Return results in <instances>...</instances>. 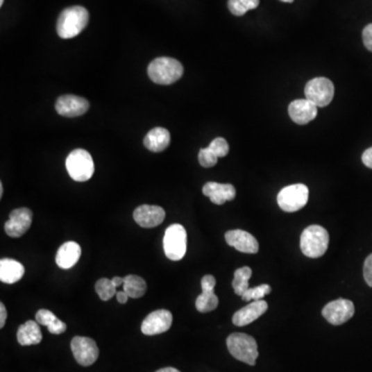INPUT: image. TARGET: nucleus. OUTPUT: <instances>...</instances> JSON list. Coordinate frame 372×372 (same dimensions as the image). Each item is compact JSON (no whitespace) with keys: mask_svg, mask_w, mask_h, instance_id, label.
Listing matches in <instances>:
<instances>
[{"mask_svg":"<svg viewBox=\"0 0 372 372\" xmlns=\"http://www.w3.org/2000/svg\"><path fill=\"white\" fill-rule=\"evenodd\" d=\"M6 308L3 303H0V328H3L6 325Z\"/></svg>","mask_w":372,"mask_h":372,"instance_id":"nucleus-35","label":"nucleus"},{"mask_svg":"<svg viewBox=\"0 0 372 372\" xmlns=\"http://www.w3.org/2000/svg\"><path fill=\"white\" fill-rule=\"evenodd\" d=\"M362 162L367 168L372 169V147L369 148V149L363 153Z\"/></svg>","mask_w":372,"mask_h":372,"instance_id":"nucleus-34","label":"nucleus"},{"mask_svg":"<svg viewBox=\"0 0 372 372\" xmlns=\"http://www.w3.org/2000/svg\"><path fill=\"white\" fill-rule=\"evenodd\" d=\"M2 194H3V185H2V183H0V196H1V198Z\"/></svg>","mask_w":372,"mask_h":372,"instance_id":"nucleus-39","label":"nucleus"},{"mask_svg":"<svg viewBox=\"0 0 372 372\" xmlns=\"http://www.w3.org/2000/svg\"><path fill=\"white\" fill-rule=\"evenodd\" d=\"M270 293H271V287L269 285H257V287H253V289H247L243 294L242 299L244 301H260Z\"/></svg>","mask_w":372,"mask_h":372,"instance_id":"nucleus-29","label":"nucleus"},{"mask_svg":"<svg viewBox=\"0 0 372 372\" xmlns=\"http://www.w3.org/2000/svg\"><path fill=\"white\" fill-rule=\"evenodd\" d=\"M227 346L230 354L237 360L255 366L259 357L257 344L255 338L244 333H232L228 337Z\"/></svg>","mask_w":372,"mask_h":372,"instance_id":"nucleus-4","label":"nucleus"},{"mask_svg":"<svg viewBox=\"0 0 372 372\" xmlns=\"http://www.w3.org/2000/svg\"><path fill=\"white\" fill-rule=\"evenodd\" d=\"M363 274H364V279L367 285L372 287V253L365 260Z\"/></svg>","mask_w":372,"mask_h":372,"instance_id":"nucleus-32","label":"nucleus"},{"mask_svg":"<svg viewBox=\"0 0 372 372\" xmlns=\"http://www.w3.org/2000/svg\"><path fill=\"white\" fill-rule=\"evenodd\" d=\"M35 320L40 325L46 326L50 333L59 335V334L65 333L67 331V324L59 320L50 310H39L35 314Z\"/></svg>","mask_w":372,"mask_h":372,"instance_id":"nucleus-24","label":"nucleus"},{"mask_svg":"<svg viewBox=\"0 0 372 372\" xmlns=\"http://www.w3.org/2000/svg\"><path fill=\"white\" fill-rule=\"evenodd\" d=\"M156 372H180L178 369H173V367H166V369H160Z\"/></svg>","mask_w":372,"mask_h":372,"instance_id":"nucleus-38","label":"nucleus"},{"mask_svg":"<svg viewBox=\"0 0 372 372\" xmlns=\"http://www.w3.org/2000/svg\"><path fill=\"white\" fill-rule=\"evenodd\" d=\"M117 287L113 285L112 280L108 278H101L95 283V291L103 301H109L117 294Z\"/></svg>","mask_w":372,"mask_h":372,"instance_id":"nucleus-28","label":"nucleus"},{"mask_svg":"<svg viewBox=\"0 0 372 372\" xmlns=\"http://www.w3.org/2000/svg\"><path fill=\"white\" fill-rule=\"evenodd\" d=\"M280 1H282V2H289V3H291V2H293L294 0H280Z\"/></svg>","mask_w":372,"mask_h":372,"instance_id":"nucleus-40","label":"nucleus"},{"mask_svg":"<svg viewBox=\"0 0 372 372\" xmlns=\"http://www.w3.org/2000/svg\"><path fill=\"white\" fill-rule=\"evenodd\" d=\"M268 310V303L264 300L253 301L248 305L244 306L236 312L232 316V323L238 327H243L255 322V320L263 316Z\"/></svg>","mask_w":372,"mask_h":372,"instance_id":"nucleus-18","label":"nucleus"},{"mask_svg":"<svg viewBox=\"0 0 372 372\" xmlns=\"http://www.w3.org/2000/svg\"><path fill=\"white\" fill-rule=\"evenodd\" d=\"M55 109L63 117H78L88 111L90 103L87 99L77 95H62L57 99Z\"/></svg>","mask_w":372,"mask_h":372,"instance_id":"nucleus-12","label":"nucleus"},{"mask_svg":"<svg viewBox=\"0 0 372 372\" xmlns=\"http://www.w3.org/2000/svg\"><path fill=\"white\" fill-rule=\"evenodd\" d=\"M88 21L90 12L83 6H75L65 8L57 20V33L61 39H73L85 29Z\"/></svg>","mask_w":372,"mask_h":372,"instance_id":"nucleus-1","label":"nucleus"},{"mask_svg":"<svg viewBox=\"0 0 372 372\" xmlns=\"http://www.w3.org/2000/svg\"><path fill=\"white\" fill-rule=\"evenodd\" d=\"M81 247L77 242L69 241L61 245L56 253V264L61 269H71L79 262Z\"/></svg>","mask_w":372,"mask_h":372,"instance_id":"nucleus-20","label":"nucleus"},{"mask_svg":"<svg viewBox=\"0 0 372 372\" xmlns=\"http://www.w3.org/2000/svg\"><path fill=\"white\" fill-rule=\"evenodd\" d=\"M201 285H202V294L196 298V307L198 312L206 314L212 312L219 306V298L214 293L217 280L214 276H205L201 281Z\"/></svg>","mask_w":372,"mask_h":372,"instance_id":"nucleus-14","label":"nucleus"},{"mask_svg":"<svg viewBox=\"0 0 372 372\" xmlns=\"http://www.w3.org/2000/svg\"><path fill=\"white\" fill-rule=\"evenodd\" d=\"M33 223V212L28 208L15 209L4 225V231L12 238L23 236Z\"/></svg>","mask_w":372,"mask_h":372,"instance_id":"nucleus-11","label":"nucleus"},{"mask_svg":"<svg viewBox=\"0 0 372 372\" xmlns=\"http://www.w3.org/2000/svg\"><path fill=\"white\" fill-rule=\"evenodd\" d=\"M322 314L330 324L342 325L354 316L355 305L350 300H335V301L330 302L323 308Z\"/></svg>","mask_w":372,"mask_h":372,"instance_id":"nucleus-9","label":"nucleus"},{"mask_svg":"<svg viewBox=\"0 0 372 372\" xmlns=\"http://www.w3.org/2000/svg\"><path fill=\"white\" fill-rule=\"evenodd\" d=\"M71 348L76 361L82 366H90L99 358V348L92 338L76 336L71 340Z\"/></svg>","mask_w":372,"mask_h":372,"instance_id":"nucleus-10","label":"nucleus"},{"mask_svg":"<svg viewBox=\"0 0 372 372\" xmlns=\"http://www.w3.org/2000/svg\"><path fill=\"white\" fill-rule=\"evenodd\" d=\"M116 297H117V301L119 302L120 304H126V302H128L130 296L122 289V291H117Z\"/></svg>","mask_w":372,"mask_h":372,"instance_id":"nucleus-36","label":"nucleus"},{"mask_svg":"<svg viewBox=\"0 0 372 372\" xmlns=\"http://www.w3.org/2000/svg\"><path fill=\"white\" fill-rule=\"evenodd\" d=\"M251 276H253V270L247 266L239 268L235 271L232 285L236 295L242 297L243 294L249 289V279H251Z\"/></svg>","mask_w":372,"mask_h":372,"instance_id":"nucleus-26","label":"nucleus"},{"mask_svg":"<svg viewBox=\"0 0 372 372\" xmlns=\"http://www.w3.org/2000/svg\"><path fill=\"white\" fill-rule=\"evenodd\" d=\"M4 0H0V6H2L3 4Z\"/></svg>","mask_w":372,"mask_h":372,"instance_id":"nucleus-41","label":"nucleus"},{"mask_svg":"<svg viewBox=\"0 0 372 372\" xmlns=\"http://www.w3.org/2000/svg\"><path fill=\"white\" fill-rule=\"evenodd\" d=\"M166 217V212L160 206L151 205H142L135 210L134 219L140 227L145 229L158 227Z\"/></svg>","mask_w":372,"mask_h":372,"instance_id":"nucleus-16","label":"nucleus"},{"mask_svg":"<svg viewBox=\"0 0 372 372\" xmlns=\"http://www.w3.org/2000/svg\"><path fill=\"white\" fill-rule=\"evenodd\" d=\"M203 194L210 198L215 205H223L228 201H232L236 196V188L232 185H221L208 183L203 187Z\"/></svg>","mask_w":372,"mask_h":372,"instance_id":"nucleus-19","label":"nucleus"},{"mask_svg":"<svg viewBox=\"0 0 372 372\" xmlns=\"http://www.w3.org/2000/svg\"><path fill=\"white\" fill-rule=\"evenodd\" d=\"M329 246V234L325 228L310 226L301 234L300 247L306 257L316 259L323 257Z\"/></svg>","mask_w":372,"mask_h":372,"instance_id":"nucleus-3","label":"nucleus"},{"mask_svg":"<svg viewBox=\"0 0 372 372\" xmlns=\"http://www.w3.org/2000/svg\"><path fill=\"white\" fill-rule=\"evenodd\" d=\"M112 282H113V285H115L116 287H120V285H124V278L116 276V278H112Z\"/></svg>","mask_w":372,"mask_h":372,"instance_id":"nucleus-37","label":"nucleus"},{"mask_svg":"<svg viewBox=\"0 0 372 372\" xmlns=\"http://www.w3.org/2000/svg\"><path fill=\"white\" fill-rule=\"evenodd\" d=\"M333 83L327 78L310 80L305 86V96L318 108L327 107L334 97Z\"/></svg>","mask_w":372,"mask_h":372,"instance_id":"nucleus-8","label":"nucleus"},{"mask_svg":"<svg viewBox=\"0 0 372 372\" xmlns=\"http://www.w3.org/2000/svg\"><path fill=\"white\" fill-rule=\"evenodd\" d=\"M219 158L211 151L210 148H202L198 152V162L204 168H212L217 164Z\"/></svg>","mask_w":372,"mask_h":372,"instance_id":"nucleus-30","label":"nucleus"},{"mask_svg":"<svg viewBox=\"0 0 372 372\" xmlns=\"http://www.w3.org/2000/svg\"><path fill=\"white\" fill-rule=\"evenodd\" d=\"M148 76L154 83L170 85L178 81L183 75V67L176 59L158 57L148 65Z\"/></svg>","mask_w":372,"mask_h":372,"instance_id":"nucleus-2","label":"nucleus"},{"mask_svg":"<svg viewBox=\"0 0 372 372\" xmlns=\"http://www.w3.org/2000/svg\"><path fill=\"white\" fill-rule=\"evenodd\" d=\"M17 339L23 346L39 344L43 339V334H42L39 323L35 321H27L24 325H21L17 333Z\"/></svg>","mask_w":372,"mask_h":372,"instance_id":"nucleus-23","label":"nucleus"},{"mask_svg":"<svg viewBox=\"0 0 372 372\" xmlns=\"http://www.w3.org/2000/svg\"><path fill=\"white\" fill-rule=\"evenodd\" d=\"M289 115L295 124L304 126L318 115V107L307 99H296L289 105Z\"/></svg>","mask_w":372,"mask_h":372,"instance_id":"nucleus-15","label":"nucleus"},{"mask_svg":"<svg viewBox=\"0 0 372 372\" xmlns=\"http://www.w3.org/2000/svg\"><path fill=\"white\" fill-rule=\"evenodd\" d=\"M65 167L71 178L77 183L90 180L94 173L92 156L84 149H76L71 152L67 156Z\"/></svg>","mask_w":372,"mask_h":372,"instance_id":"nucleus-5","label":"nucleus"},{"mask_svg":"<svg viewBox=\"0 0 372 372\" xmlns=\"http://www.w3.org/2000/svg\"><path fill=\"white\" fill-rule=\"evenodd\" d=\"M171 143L170 132L164 128H155L150 130L144 139V145L152 152H162Z\"/></svg>","mask_w":372,"mask_h":372,"instance_id":"nucleus-21","label":"nucleus"},{"mask_svg":"<svg viewBox=\"0 0 372 372\" xmlns=\"http://www.w3.org/2000/svg\"><path fill=\"white\" fill-rule=\"evenodd\" d=\"M308 196H310V190L305 185L298 183V185L285 186L279 192L278 206L285 212H296L307 204Z\"/></svg>","mask_w":372,"mask_h":372,"instance_id":"nucleus-7","label":"nucleus"},{"mask_svg":"<svg viewBox=\"0 0 372 372\" xmlns=\"http://www.w3.org/2000/svg\"><path fill=\"white\" fill-rule=\"evenodd\" d=\"M210 148L211 151L217 156V158H225L228 155L230 151L229 144L223 138H217L211 142L210 145L208 146Z\"/></svg>","mask_w":372,"mask_h":372,"instance_id":"nucleus-31","label":"nucleus"},{"mask_svg":"<svg viewBox=\"0 0 372 372\" xmlns=\"http://www.w3.org/2000/svg\"><path fill=\"white\" fill-rule=\"evenodd\" d=\"M260 0H229L228 8L235 16H243L248 10H255L259 6Z\"/></svg>","mask_w":372,"mask_h":372,"instance_id":"nucleus-27","label":"nucleus"},{"mask_svg":"<svg viewBox=\"0 0 372 372\" xmlns=\"http://www.w3.org/2000/svg\"><path fill=\"white\" fill-rule=\"evenodd\" d=\"M225 237L228 244L241 253L253 255L259 251V242L248 232L232 230L226 232Z\"/></svg>","mask_w":372,"mask_h":372,"instance_id":"nucleus-17","label":"nucleus"},{"mask_svg":"<svg viewBox=\"0 0 372 372\" xmlns=\"http://www.w3.org/2000/svg\"><path fill=\"white\" fill-rule=\"evenodd\" d=\"M24 273V266L16 260L2 259L0 261V280L1 282L8 283V285L18 282L23 278Z\"/></svg>","mask_w":372,"mask_h":372,"instance_id":"nucleus-22","label":"nucleus"},{"mask_svg":"<svg viewBox=\"0 0 372 372\" xmlns=\"http://www.w3.org/2000/svg\"><path fill=\"white\" fill-rule=\"evenodd\" d=\"M187 248V234L185 227L175 223L166 230L164 237V255L171 261H180L185 257Z\"/></svg>","mask_w":372,"mask_h":372,"instance_id":"nucleus-6","label":"nucleus"},{"mask_svg":"<svg viewBox=\"0 0 372 372\" xmlns=\"http://www.w3.org/2000/svg\"><path fill=\"white\" fill-rule=\"evenodd\" d=\"M172 322L173 316L169 310H156L144 320L141 330L145 335H158L168 331L172 326Z\"/></svg>","mask_w":372,"mask_h":372,"instance_id":"nucleus-13","label":"nucleus"},{"mask_svg":"<svg viewBox=\"0 0 372 372\" xmlns=\"http://www.w3.org/2000/svg\"><path fill=\"white\" fill-rule=\"evenodd\" d=\"M362 37L363 43H364L367 50L372 52V24H369L365 27L364 31H363Z\"/></svg>","mask_w":372,"mask_h":372,"instance_id":"nucleus-33","label":"nucleus"},{"mask_svg":"<svg viewBox=\"0 0 372 372\" xmlns=\"http://www.w3.org/2000/svg\"><path fill=\"white\" fill-rule=\"evenodd\" d=\"M124 278V282L122 287H124V291L130 296V298L138 299V298L145 295L147 285L143 278L138 276H132V274Z\"/></svg>","mask_w":372,"mask_h":372,"instance_id":"nucleus-25","label":"nucleus"}]
</instances>
